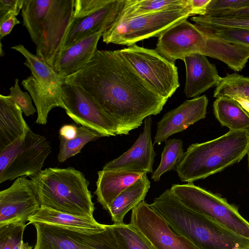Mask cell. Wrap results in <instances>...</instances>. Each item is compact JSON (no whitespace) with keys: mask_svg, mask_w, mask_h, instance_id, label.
Returning <instances> with one entry per match:
<instances>
[{"mask_svg":"<svg viewBox=\"0 0 249 249\" xmlns=\"http://www.w3.org/2000/svg\"><path fill=\"white\" fill-rule=\"evenodd\" d=\"M65 84L78 86L114 121L117 135H128L160 113L168 100L155 92L117 51L97 50Z\"/></svg>","mask_w":249,"mask_h":249,"instance_id":"obj_1","label":"cell"},{"mask_svg":"<svg viewBox=\"0 0 249 249\" xmlns=\"http://www.w3.org/2000/svg\"><path fill=\"white\" fill-rule=\"evenodd\" d=\"M149 206L174 231L197 249H242L249 247V239L190 209L170 189L155 198Z\"/></svg>","mask_w":249,"mask_h":249,"instance_id":"obj_2","label":"cell"},{"mask_svg":"<svg viewBox=\"0 0 249 249\" xmlns=\"http://www.w3.org/2000/svg\"><path fill=\"white\" fill-rule=\"evenodd\" d=\"M74 0H24L23 25L36 46V55L51 67L74 20Z\"/></svg>","mask_w":249,"mask_h":249,"instance_id":"obj_3","label":"cell"},{"mask_svg":"<svg viewBox=\"0 0 249 249\" xmlns=\"http://www.w3.org/2000/svg\"><path fill=\"white\" fill-rule=\"evenodd\" d=\"M249 151V129L230 130L213 140L193 143L175 169L181 181L193 183L239 162Z\"/></svg>","mask_w":249,"mask_h":249,"instance_id":"obj_4","label":"cell"},{"mask_svg":"<svg viewBox=\"0 0 249 249\" xmlns=\"http://www.w3.org/2000/svg\"><path fill=\"white\" fill-rule=\"evenodd\" d=\"M41 206L76 215L93 217L95 209L89 181L73 167L51 168L31 177Z\"/></svg>","mask_w":249,"mask_h":249,"instance_id":"obj_5","label":"cell"},{"mask_svg":"<svg viewBox=\"0 0 249 249\" xmlns=\"http://www.w3.org/2000/svg\"><path fill=\"white\" fill-rule=\"evenodd\" d=\"M171 192L185 206L234 233L249 239V222L235 206L193 183L173 184Z\"/></svg>","mask_w":249,"mask_h":249,"instance_id":"obj_6","label":"cell"},{"mask_svg":"<svg viewBox=\"0 0 249 249\" xmlns=\"http://www.w3.org/2000/svg\"><path fill=\"white\" fill-rule=\"evenodd\" d=\"M190 12L187 4L184 7L129 18H116L104 32L103 41L106 44L129 46L142 40L159 37L176 23L188 18Z\"/></svg>","mask_w":249,"mask_h":249,"instance_id":"obj_7","label":"cell"},{"mask_svg":"<svg viewBox=\"0 0 249 249\" xmlns=\"http://www.w3.org/2000/svg\"><path fill=\"white\" fill-rule=\"evenodd\" d=\"M51 149L46 137L30 128L24 139H18L0 150V183L38 174Z\"/></svg>","mask_w":249,"mask_h":249,"instance_id":"obj_8","label":"cell"},{"mask_svg":"<svg viewBox=\"0 0 249 249\" xmlns=\"http://www.w3.org/2000/svg\"><path fill=\"white\" fill-rule=\"evenodd\" d=\"M116 51L162 98L168 100L179 87L178 68L155 49L145 48L135 44Z\"/></svg>","mask_w":249,"mask_h":249,"instance_id":"obj_9","label":"cell"},{"mask_svg":"<svg viewBox=\"0 0 249 249\" xmlns=\"http://www.w3.org/2000/svg\"><path fill=\"white\" fill-rule=\"evenodd\" d=\"M33 224L36 231L34 249H121L110 225L103 231L88 232L40 223Z\"/></svg>","mask_w":249,"mask_h":249,"instance_id":"obj_10","label":"cell"},{"mask_svg":"<svg viewBox=\"0 0 249 249\" xmlns=\"http://www.w3.org/2000/svg\"><path fill=\"white\" fill-rule=\"evenodd\" d=\"M62 98L67 114L76 124L103 137L117 135L113 120L81 88L65 84L62 87Z\"/></svg>","mask_w":249,"mask_h":249,"instance_id":"obj_11","label":"cell"},{"mask_svg":"<svg viewBox=\"0 0 249 249\" xmlns=\"http://www.w3.org/2000/svg\"><path fill=\"white\" fill-rule=\"evenodd\" d=\"M129 224L153 249H197L189 241L174 231L144 200L132 210Z\"/></svg>","mask_w":249,"mask_h":249,"instance_id":"obj_12","label":"cell"},{"mask_svg":"<svg viewBox=\"0 0 249 249\" xmlns=\"http://www.w3.org/2000/svg\"><path fill=\"white\" fill-rule=\"evenodd\" d=\"M207 36L187 18L182 19L164 31L158 37L155 50L175 64L193 53L203 54Z\"/></svg>","mask_w":249,"mask_h":249,"instance_id":"obj_13","label":"cell"},{"mask_svg":"<svg viewBox=\"0 0 249 249\" xmlns=\"http://www.w3.org/2000/svg\"><path fill=\"white\" fill-rule=\"evenodd\" d=\"M41 205L26 176L16 178L9 188L0 192V228L25 223Z\"/></svg>","mask_w":249,"mask_h":249,"instance_id":"obj_14","label":"cell"},{"mask_svg":"<svg viewBox=\"0 0 249 249\" xmlns=\"http://www.w3.org/2000/svg\"><path fill=\"white\" fill-rule=\"evenodd\" d=\"M142 132L133 145L118 158L107 162L103 170L140 173H153L157 155L151 136V116L144 121Z\"/></svg>","mask_w":249,"mask_h":249,"instance_id":"obj_15","label":"cell"},{"mask_svg":"<svg viewBox=\"0 0 249 249\" xmlns=\"http://www.w3.org/2000/svg\"><path fill=\"white\" fill-rule=\"evenodd\" d=\"M208 99L205 95L185 101L164 114L157 123L154 144L160 145L171 135L184 131L191 125L204 119Z\"/></svg>","mask_w":249,"mask_h":249,"instance_id":"obj_16","label":"cell"},{"mask_svg":"<svg viewBox=\"0 0 249 249\" xmlns=\"http://www.w3.org/2000/svg\"><path fill=\"white\" fill-rule=\"evenodd\" d=\"M124 3V0H111L105 7L91 15L81 18H74L62 50L93 34L100 31L104 33L116 18Z\"/></svg>","mask_w":249,"mask_h":249,"instance_id":"obj_17","label":"cell"},{"mask_svg":"<svg viewBox=\"0 0 249 249\" xmlns=\"http://www.w3.org/2000/svg\"><path fill=\"white\" fill-rule=\"evenodd\" d=\"M183 61L186 68L184 92L187 98H195L220 81L222 77L215 65L206 56L193 53L185 57Z\"/></svg>","mask_w":249,"mask_h":249,"instance_id":"obj_18","label":"cell"},{"mask_svg":"<svg viewBox=\"0 0 249 249\" xmlns=\"http://www.w3.org/2000/svg\"><path fill=\"white\" fill-rule=\"evenodd\" d=\"M103 32L89 36L69 48L63 50L56 58L53 70L65 77L84 68L92 59Z\"/></svg>","mask_w":249,"mask_h":249,"instance_id":"obj_19","label":"cell"},{"mask_svg":"<svg viewBox=\"0 0 249 249\" xmlns=\"http://www.w3.org/2000/svg\"><path fill=\"white\" fill-rule=\"evenodd\" d=\"M28 221V224L40 223L88 232L103 231L107 226L97 222L93 217L72 214L44 206H41L40 209L29 218Z\"/></svg>","mask_w":249,"mask_h":249,"instance_id":"obj_20","label":"cell"},{"mask_svg":"<svg viewBox=\"0 0 249 249\" xmlns=\"http://www.w3.org/2000/svg\"><path fill=\"white\" fill-rule=\"evenodd\" d=\"M97 174L96 189L94 194L103 208L107 211L116 197L145 173L102 169Z\"/></svg>","mask_w":249,"mask_h":249,"instance_id":"obj_21","label":"cell"},{"mask_svg":"<svg viewBox=\"0 0 249 249\" xmlns=\"http://www.w3.org/2000/svg\"><path fill=\"white\" fill-rule=\"evenodd\" d=\"M22 112L9 95H0V150L18 139L25 138L30 127Z\"/></svg>","mask_w":249,"mask_h":249,"instance_id":"obj_22","label":"cell"},{"mask_svg":"<svg viewBox=\"0 0 249 249\" xmlns=\"http://www.w3.org/2000/svg\"><path fill=\"white\" fill-rule=\"evenodd\" d=\"M21 84L30 93L35 104L37 112L36 124H46L50 111L54 107L66 110L62 98V88L51 89L44 87L32 75L23 80Z\"/></svg>","mask_w":249,"mask_h":249,"instance_id":"obj_23","label":"cell"},{"mask_svg":"<svg viewBox=\"0 0 249 249\" xmlns=\"http://www.w3.org/2000/svg\"><path fill=\"white\" fill-rule=\"evenodd\" d=\"M150 188V181L145 173L135 183L121 192L107 210L115 224L123 223L125 214L144 198Z\"/></svg>","mask_w":249,"mask_h":249,"instance_id":"obj_24","label":"cell"},{"mask_svg":"<svg viewBox=\"0 0 249 249\" xmlns=\"http://www.w3.org/2000/svg\"><path fill=\"white\" fill-rule=\"evenodd\" d=\"M213 107L214 115L221 125L233 131L249 129V115L233 98H217Z\"/></svg>","mask_w":249,"mask_h":249,"instance_id":"obj_25","label":"cell"},{"mask_svg":"<svg viewBox=\"0 0 249 249\" xmlns=\"http://www.w3.org/2000/svg\"><path fill=\"white\" fill-rule=\"evenodd\" d=\"M26 58L24 65L28 68L32 76L42 86L48 88H61L65 85L66 77L58 74L40 58L29 52L21 44L11 47Z\"/></svg>","mask_w":249,"mask_h":249,"instance_id":"obj_26","label":"cell"},{"mask_svg":"<svg viewBox=\"0 0 249 249\" xmlns=\"http://www.w3.org/2000/svg\"><path fill=\"white\" fill-rule=\"evenodd\" d=\"M186 0H124L116 18H126L187 6Z\"/></svg>","mask_w":249,"mask_h":249,"instance_id":"obj_27","label":"cell"},{"mask_svg":"<svg viewBox=\"0 0 249 249\" xmlns=\"http://www.w3.org/2000/svg\"><path fill=\"white\" fill-rule=\"evenodd\" d=\"M77 131L76 136L71 140H67L59 135L60 146L57 155L59 162H63L80 153L87 143L103 137L98 132L83 126L77 127Z\"/></svg>","mask_w":249,"mask_h":249,"instance_id":"obj_28","label":"cell"},{"mask_svg":"<svg viewBox=\"0 0 249 249\" xmlns=\"http://www.w3.org/2000/svg\"><path fill=\"white\" fill-rule=\"evenodd\" d=\"M183 153V142L181 139H171L165 141L160 164L152 173L151 179L154 182L159 181L163 174L175 170Z\"/></svg>","mask_w":249,"mask_h":249,"instance_id":"obj_29","label":"cell"},{"mask_svg":"<svg viewBox=\"0 0 249 249\" xmlns=\"http://www.w3.org/2000/svg\"><path fill=\"white\" fill-rule=\"evenodd\" d=\"M213 96L216 98L222 96L249 97V78L237 73L228 74L221 78Z\"/></svg>","mask_w":249,"mask_h":249,"instance_id":"obj_30","label":"cell"},{"mask_svg":"<svg viewBox=\"0 0 249 249\" xmlns=\"http://www.w3.org/2000/svg\"><path fill=\"white\" fill-rule=\"evenodd\" d=\"M195 25L209 37L249 46V29L213 25Z\"/></svg>","mask_w":249,"mask_h":249,"instance_id":"obj_31","label":"cell"},{"mask_svg":"<svg viewBox=\"0 0 249 249\" xmlns=\"http://www.w3.org/2000/svg\"><path fill=\"white\" fill-rule=\"evenodd\" d=\"M121 249H153L129 223L110 225Z\"/></svg>","mask_w":249,"mask_h":249,"instance_id":"obj_32","label":"cell"},{"mask_svg":"<svg viewBox=\"0 0 249 249\" xmlns=\"http://www.w3.org/2000/svg\"><path fill=\"white\" fill-rule=\"evenodd\" d=\"M25 223L12 224L0 228V249H32L23 241Z\"/></svg>","mask_w":249,"mask_h":249,"instance_id":"obj_33","label":"cell"},{"mask_svg":"<svg viewBox=\"0 0 249 249\" xmlns=\"http://www.w3.org/2000/svg\"><path fill=\"white\" fill-rule=\"evenodd\" d=\"M191 20L196 25H213L231 26L249 29V16L217 17L195 16Z\"/></svg>","mask_w":249,"mask_h":249,"instance_id":"obj_34","label":"cell"},{"mask_svg":"<svg viewBox=\"0 0 249 249\" xmlns=\"http://www.w3.org/2000/svg\"><path fill=\"white\" fill-rule=\"evenodd\" d=\"M18 79L15 80L14 86L10 88L9 95L13 101L19 107L26 116L33 115L37 112L32 104V98L27 92H23L20 89Z\"/></svg>","mask_w":249,"mask_h":249,"instance_id":"obj_35","label":"cell"},{"mask_svg":"<svg viewBox=\"0 0 249 249\" xmlns=\"http://www.w3.org/2000/svg\"><path fill=\"white\" fill-rule=\"evenodd\" d=\"M111 0H75L74 18H81L91 15L102 9Z\"/></svg>","mask_w":249,"mask_h":249,"instance_id":"obj_36","label":"cell"},{"mask_svg":"<svg viewBox=\"0 0 249 249\" xmlns=\"http://www.w3.org/2000/svg\"><path fill=\"white\" fill-rule=\"evenodd\" d=\"M249 6V0H211L204 16H212L223 12Z\"/></svg>","mask_w":249,"mask_h":249,"instance_id":"obj_37","label":"cell"},{"mask_svg":"<svg viewBox=\"0 0 249 249\" xmlns=\"http://www.w3.org/2000/svg\"><path fill=\"white\" fill-rule=\"evenodd\" d=\"M24 0H0V24L21 11Z\"/></svg>","mask_w":249,"mask_h":249,"instance_id":"obj_38","label":"cell"},{"mask_svg":"<svg viewBox=\"0 0 249 249\" xmlns=\"http://www.w3.org/2000/svg\"><path fill=\"white\" fill-rule=\"evenodd\" d=\"M211 0H186L190 10V16L198 15L204 16L206 13L207 7Z\"/></svg>","mask_w":249,"mask_h":249,"instance_id":"obj_39","label":"cell"},{"mask_svg":"<svg viewBox=\"0 0 249 249\" xmlns=\"http://www.w3.org/2000/svg\"><path fill=\"white\" fill-rule=\"evenodd\" d=\"M20 23L16 16H13L0 23V39L9 35L13 27Z\"/></svg>","mask_w":249,"mask_h":249,"instance_id":"obj_40","label":"cell"},{"mask_svg":"<svg viewBox=\"0 0 249 249\" xmlns=\"http://www.w3.org/2000/svg\"><path fill=\"white\" fill-rule=\"evenodd\" d=\"M77 127L73 124H64L59 131V136L67 140L74 138L77 134Z\"/></svg>","mask_w":249,"mask_h":249,"instance_id":"obj_41","label":"cell"},{"mask_svg":"<svg viewBox=\"0 0 249 249\" xmlns=\"http://www.w3.org/2000/svg\"><path fill=\"white\" fill-rule=\"evenodd\" d=\"M249 16V6L240 9L230 10L223 12L212 16H208L217 17H235Z\"/></svg>","mask_w":249,"mask_h":249,"instance_id":"obj_42","label":"cell"},{"mask_svg":"<svg viewBox=\"0 0 249 249\" xmlns=\"http://www.w3.org/2000/svg\"><path fill=\"white\" fill-rule=\"evenodd\" d=\"M232 98L237 101L244 110L249 115V97L236 96Z\"/></svg>","mask_w":249,"mask_h":249,"instance_id":"obj_43","label":"cell"},{"mask_svg":"<svg viewBox=\"0 0 249 249\" xmlns=\"http://www.w3.org/2000/svg\"><path fill=\"white\" fill-rule=\"evenodd\" d=\"M248 166L249 168V151L248 153Z\"/></svg>","mask_w":249,"mask_h":249,"instance_id":"obj_44","label":"cell"},{"mask_svg":"<svg viewBox=\"0 0 249 249\" xmlns=\"http://www.w3.org/2000/svg\"><path fill=\"white\" fill-rule=\"evenodd\" d=\"M242 249H249V247H247V248H245Z\"/></svg>","mask_w":249,"mask_h":249,"instance_id":"obj_45","label":"cell"}]
</instances>
